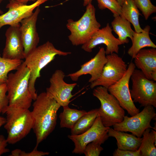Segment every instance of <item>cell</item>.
I'll return each mask as SVG.
<instances>
[{"instance_id": "obj_1", "label": "cell", "mask_w": 156, "mask_h": 156, "mask_svg": "<svg viewBox=\"0 0 156 156\" xmlns=\"http://www.w3.org/2000/svg\"><path fill=\"white\" fill-rule=\"evenodd\" d=\"M31 111L34 124L32 129L36 138L37 149L39 144L52 132L56 126L57 112L61 107L46 92L38 95Z\"/></svg>"}, {"instance_id": "obj_2", "label": "cell", "mask_w": 156, "mask_h": 156, "mask_svg": "<svg viewBox=\"0 0 156 156\" xmlns=\"http://www.w3.org/2000/svg\"><path fill=\"white\" fill-rule=\"evenodd\" d=\"M16 70L8 74L6 83L8 106L29 109L33 100L29 89L30 70L24 61Z\"/></svg>"}, {"instance_id": "obj_3", "label": "cell", "mask_w": 156, "mask_h": 156, "mask_svg": "<svg viewBox=\"0 0 156 156\" xmlns=\"http://www.w3.org/2000/svg\"><path fill=\"white\" fill-rule=\"evenodd\" d=\"M71 53L57 49L47 41L37 46L25 57L24 62L30 72L29 89L33 100H35L38 96L35 85L37 79L41 76L42 69L53 60L56 55L66 56Z\"/></svg>"}, {"instance_id": "obj_4", "label": "cell", "mask_w": 156, "mask_h": 156, "mask_svg": "<svg viewBox=\"0 0 156 156\" xmlns=\"http://www.w3.org/2000/svg\"><path fill=\"white\" fill-rule=\"evenodd\" d=\"M4 127L8 133V143L14 144L25 137L32 129L34 121L31 111L29 109L7 107Z\"/></svg>"}, {"instance_id": "obj_5", "label": "cell", "mask_w": 156, "mask_h": 156, "mask_svg": "<svg viewBox=\"0 0 156 156\" xmlns=\"http://www.w3.org/2000/svg\"><path fill=\"white\" fill-rule=\"evenodd\" d=\"M95 13V8L91 3L86 6L85 12L78 20H67L66 27L70 32L68 37L73 45L84 44L100 29L101 25L96 20Z\"/></svg>"}, {"instance_id": "obj_6", "label": "cell", "mask_w": 156, "mask_h": 156, "mask_svg": "<svg viewBox=\"0 0 156 156\" xmlns=\"http://www.w3.org/2000/svg\"><path fill=\"white\" fill-rule=\"evenodd\" d=\"M93 95L100 102L99 114L104 126L110 127L122 121L125 116L124 109L114 96L109 93L107 88L99 86L94 89Z\"/></svg>"}, {"instance_id": "obj_7", "label": "cell", "mask_w": 156, "mask_h": 156, "mask_svg": "<svg viewBox=\"0 0 156 156\" xmlns=\"http://www.w3.org/2000/svg\"><path fill=\"white\" fill-rule=\"evenodd\" d=\"M130 79L132 82L130 90L134 102L141 106L152 105L156 107V83L147 79L140 70L135 69Z\"/></svg>"}, {"instance_id": "obj_8", "label": "cell", "mask_w": 156, "mask_h": 156, "mask_svg": "<svg viewBox=\"0 0 156 156\" xmlns=\"http://www.w3.org/2000/svg\"><path fill=\"white\" fill-rule=\"evenodd\" d=\"M154 107L152 105L145 107L137 114L129 117L125 116L121 122L113 126L115 130L122 132H129L138 138H141L144 131L148 128L156 130L151 125V121L156 118Z\"/></svg>"}, {"instance_id": "obj_9", "label": "cell", "mask_w": 156, "mask_h": 156, "mask_svg": "<svg viewBox=\"0 0 156 156\" xmlns=\"http://www.w3.org/2000/svg\"><path fill=\"white\" fill-rule=\"evenodd\" d=\"M107 62L100 77L91 83L90 88L101 86L108 88L120 80L127 69V65L117 54L107 55Z\"/></svg>"}, {"instance_id": "obj_10", "label": "cell", "mask_w": 156, "mask_h": 156, "mask_svg": "<svg viewBox=\"0 0 156 156\" xmlns=\"http://www.w3.org/2000/svg\"><path fill=\"white\" fill-rule=\"evenodd\" d=\"M135 68L134 64L131 62L122 78L107 88L108 92L116 99L121 107L131 116L140 112L131 97L129 87L130 79Z\"/></svg>"}, {"instance_id": "obj_11", "label": "cell", "mask_w": 156, "mask_h": 156, "mask_svg": "<svg viewBox=\"0 0 156 156\" xmlns=\"http://www.w3.org/2000/svg\"><path fill=\"white\" fill-rule=\"evenodd\" d=\"M110 127L103 124L99 115L91 127L84 132L77 135H69L68 138L74 143L75 148L72 153H83L84 149L88 143L95 142L101 145L109 137L108 132Z\"/></svg>"}, {"instance_id": "obj_12", "label": "cell", "mask_w": 156, "mask_h": 156, "mask_svg": "<svg viewBox=\"0 0 156 156\" xmlns=\"http://www.w3.org/2000/svg\"><path fill=\"white\" fill-rule=\"evenodd\" d=\"M49 0H37L30 4H24L15 0H10L6 8L8 11L0 15V29L5 25L12 26L20 23L30 16L38 7Z\"/></svg>"}, {"instance_id": "obj_13", "label": "cell", "mask_w": 156, "mask_h": 156, "mask_svg": "<svg viewBox=\"0 0 156 156\" xmlns=\"http://www.w3.org/2000/svg\"><path fill=\"white\" fill-rule=\"evenodd\" d=\"M65 76L62 70H56L50 79V86L46 88V92L63 107L68 105L74 96L72 92L77 85L76 83H66L64 79Z\"/></svg>"}, {"instance_id": "obj_14", "label": "cell", "mask_w": 156, "mask_h": 156, "mask_svg": "<svg viewBox=\"0 0 156 156\" xmlns=\"http://www.w3.org/2000/svg\"><path fill=\"white\" fill-rule=\"evenodd\" d=\"M112 31L109 23H107L105 26L99 29L87 42L82 45V49L86 52L90 53L96 46L104 44L106 46V55L114 53H118L119 46L124 43L114 37Z\"/></svg>"}, {"instance_id": "obj_15", "label": "cell", "mask_w": 156, "mask_h": 156, "mask_svg": "<svg viewBox=\"0 0 156 156\" xmlns=\"http://www.w3.org/2000/svg\"><path fill=\"white\" fill-rule=\"evenodd\" d=\"M40 11L39 6L37 7L31 15L20 23V29L25 57L37 47L39 42L36 23Z\"/></svg>"}, {"instance_id": "obj_16", "label": "cell", "mask_w": 156, "mask_h": 156, "mask_svg": "<svg viewBox=\"0 0 156 156\" xmlns=\"http://www.w3.org/2000/svg\"><path fill=\"white\" fill-rule=\"evenodd\" d=\"M20 26V23L10 26L6 30V41L2 57L11 60H22L25 58Z\"/></svg>"}, {"instance_id": "obj_17", "label": "cell", "mask_w": 156, "mask_h": 156, "mask_svg": "<svg viewBox=\"0 0 156 156\" xmlns=\"http://www.w3.org/2000/svg\"><path fill=\"white\" fill-rule=\"evenodd\" d=\"M105 50L104 47L100 48L96 55L89 61L81 66V68L76 72L70 73L67 76L73 81H77L82 75L89 74L91 77L89 82L92 83L100 76L103 67L107 62Z\"/></svg>"}, {"instance_id": "obj_18", "label": "cell", "mask_w": 156, "mask_h": 156, "mask_svg": "<svg viewBox=\"0 0 156 156\" xmlns=\"http://www.w3.org/2000/svg\"><path fill=\"white\" fill-rule=\"evenodd\" d=\"M135 66L148 79L156 81V49H142L134 58Z\"/></svg>"}, {"instance_id": "obj_19", "label": "cell", "mask_w": 156, "mask_h": 156, "mask_svg": "<svg viewBox=\"0 0 156 156\" xmlns=\"http://www.w3.org/2000/svg\"><path fill=\"white\" fill-rule=\"evenodd\" d=\"M109 137L114 138L117 140V148L123 150L135 151L141 144L142 138H139L132 134L116 131L112 128L108 129Z\"/></svg>"}, {"instance_id": "obj_20", "label": "cell", "mask_w": 156, "mask_h": 156, "mask_svg": "<svg viewBox=\"0 0 156 156\" xmlns=\"http://www.w3.org/2000/svg\"><path fill=\"white\" fill-rule=\"evenodd\" d=\"M150 27L147 25L140 33L135 32L131 40L132 45L128 49L127 53L132 59H134L138 52L146 47L156 48V45L152 42L149 36Z\"/></svg>"}, {"instance_id": "obj_21", "label": "cell", "mask_w": 156, "mask_h": 156, "mask_svg": "<svg viewBox=\"0 0 156 156\" xmlns=\"http://www.w3.org/2000/svg\"><path fill=\"white\" fill-rule=\"evenodd\" d=\"M111 22L113 30L118 36V39L125 43H128L129 38L132 40L135 32L131 28V23L120 15L114 16Z\"/></svg>"}, {"instance_id": "obj_22", "label": "cell", "mask_w": 156, "mask_h": 156, "mask_svg": "<svg viewBox=\"0 0 156 156\" xmlns=\"http://www.w3.org/2000/svg\"><path fill=\"white\" fill-rule=\"evenodd\" d=\"M140 13L133 0H126L121 5L120 15L133 25L135 32H142L143 30L141 27L139 21Z\"/></svg>"}, {"instance_id": "obj_23", "label": "cell", "mask_w": 156, "mask_h": 156, "mask_svg": "<svg viewBox=\"0 0 156 156\" xmlns=\"http://www.w3.org/2000/svg\"><path fill=\"white\" fill-rule=\"evenodd\" d=\"M141 144L139 149L141 156H156V130L146 129L143 133Z\"/></svg>"}, {"instance_id": "obj_24", "label": "cell", "mask_w": 156, "mask_h": 156, "mask_svg": "<svg viewBox=\"0 0 156 156\" xmlns=\"http://www.w3.org/2000/svg\"><path fill=\"white\" fill-rule=\"evenodd\" d=\"M63 108V112L59 116L61 128L71 129L79 119L87 112L85 110L71 108L68 105L64 106Z\"/></svg>"}, {"instance_id": "obj_25", "label": "cell", "mask_w": 156, "mask_h": 156, "mask_svg": "<svg viewBox=\"0 0 156 156\" xmlns=\"http://www.w3.org/2000/svg\"><path fill=\"white\" fill-rule=\"evenodd\" d=\"M99 115V108L92 109L81 117L71 129V135L81 134L90 129Z\"/></svg>"}, {"instance_id": "obj_26", "label": "cell", "mask_w": 156, "mask_h": 156, "mask_svg": "<svg viewBox=\"0 0 156 156\" xmlns=\"http://www.w3.org/2000/svg\"><path fill=\"white\" fill-rule=\"evenodd\" d=\"M23 62L22 60L5 58L0 54V85L6 83L9 73L16 70Z\"/></svg>"}, {"instance_id": "obj_27", "label": "cell", "mask_w": 156, "mask_h": 156, "mask_svg": "<svg viewBox=\"0 0 156 156\" xmlns=\"http://www.w3.org/2000/svg\"><path fill=\"white\" fill-rule=\"evenodd\" d=\"M136 6L142 12L146 20L153 13L156 12V7L151 0H133Z\"/></svg>"}, {"instance_id": "obj_28", "label": "cell", "mask_w": 156, "mask_h": 156, "mask_svg": "<svg viewBox=\"0 0 156 156\" xmlns=\"http://www.w3.org/2000/svg\"><path fill=\"white\" fill-rule=\"evenodd\" d=\"M99 8L103 10L108 9L113 14L114 17L120 15L121 5L116 0H96Z\"/></svg>"}, {"instance_id": "obj_29", "label": "cell", "mask_w": 156, "mask_h": 156, "mask_svg": "<svg viewBox=\"0 0 156 156\" xmlns=\"http://www.w3.org/2000/svg\"><path fill=\"white\" fill-rule=\"evenodd\" d=\"M103 149L100 144L95 142H91L86 145L83 153L86 156H99Z\"/></svg>"}, {"instance_id": "obj_30", "label": "cell", "mask_w": 156, "mask_h": 156, "mask_svg": "<svg viewBox=\"0 0 156 156\" xmlns=\"http://www.w3.org/2000/svg\"><path fill=\"white\" fill-rule=\"evenodd\" d=\"M6 83L0 85V114H4L8 105Z\"/></svg>"}, {"instance_id": "obj_31", "label": "cell", "mask_w": 156, "mask_h": 156, "mask_svg": "<svg viewBox=\"0 0 156 156\" xmlns=\"http://www.w3.org/2000/svg\"><path fill=\"white\" fill-rule=\"evenodd\" d=\"M49 154V152H44L39 151L37 149H34L31 151L26 152L22 150L16 149L12 151L10 156H42L48 155Z\"/></svg>"}, {"instance_id": "obj_32", "label": "cell", "mask_w": 156, "mask_h": 156, "mask_svg": "<svg viewBox=\"0 0 156 156\" xmlns=\"http://www.w3.org/2000/svg\"><path fill=\"white\" fill-rule=\"evenodd\" d=\"M113 156H141L140 151L139 149L137 151L121 150L116 149L113 154Z\"/></svg>"}, {"instance_id": "obj_33", "label": "cell", "mask_w": 156, "mask_h": 156, "mask_svg": "<svg viewBox=\"0 0 156 156\" xmlns=\"http://www.w3.org/2000/svg\"><path fill=\"white\" fill-rule=\"evenodd\" d=\"M8 143L4 136L2 135H0V156L10 151V150L7 148Z\"/></svg>"}, {"instance_id": "obj_34", "label": "cell", "mask_w": 156, "mask_h": 156, "mask_svg": "<svg viewBox=\"0 0 156 156\" xmlns=\"http://www.w3.org/2000/svg\"><path fill=\"white\" fill-rule=\"evenodd\" d=\"M19 3L24 4H27V3L29 2H35L37 0H15Z\"/></svg>"}, {"instance_id": "obj_35", "label": "cell", "mask_w": 156, "mask_h": 156, "mask_svg": "<svg viewBox=\"0 0 156 156\" xmlns=\"http://www.w3.org/2000/svg\"><path fill=\"white\" fill-rule=\"evenodd\" d=\"M6 122V118L0 116V128L4 125Z\"/></svg>"}, {"instance_id": "obj_36", "label": "cell", "mask_w": 156, "mask_h": 156, "mask_svg": "<svg viewBox=\"0 0 156 156\" xmlns=\"http://www.w3.org/2000/svg\"><path fill=\"white\" fill-rule=\"evenodd\" d=\"M92 0H83V5L86 6L89 4L92 3Z\"/></svg>"}, {"instance_id": "obj_37", "label": "cell", "mask_w": 156, "mask_h": 156, "mask_svg": "<svg viewBox=\"0 0 156 156\" xmlns=\"http://www.w3.org/2000/svg\"><path fill=\"white\" fill-rule=\"evenodd\" d=\"M121 5L126 0H116Z\"/></svg>"}, {"instance_id": "obj_38", "label": "cell", "mask_w": 156, "mask_h": 156, "mask_svg": "<svg viewBox=\"0 0 156 156\" xmlns=\"http://www.w3.org/2000/svg\"><path fill=\"white\" fill-rule=\"evenodd\" d=\"M1 2V0H0V3ZM3 12L1 10H0V15L1 14H3Z\"/></svg>"}, {"instance_id": "obj_39", "label": "cell", "mask_w": 156, "mask_h": 156, "mask_svg": "<svg viewBox=\"0 0 156 156\" xmlns=\"http://www.w3.org/2000/svg\"><path fill=\"white\" fill-rule=\"evenodd\" d=\"M1 0V1L2 2V1H3L4 0Z\"/></svg>"}]
</instances>
